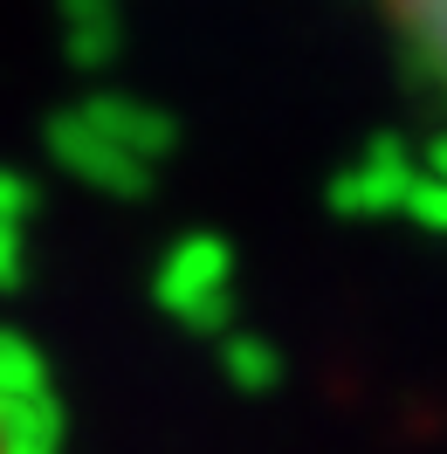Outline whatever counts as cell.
Here are the masks:
<instances>
[{
	"instance_id": "obj_1",
	"label": "cell",
	"mask_w": 447,
	"mask_h": 454,
	"mask_svg": "<svg viewBox=\"0 0 447 454\" xmlns=\"http://www.w3.org/2000/svg\"><path fill=\"white\" fill-rule=\"evenodd\" d=\"M379 14H386L406 69L447 104V0H379Z\"/></svg>"
},
{
	"instance_id": "obj_2",
	"label": "cell",
	"mask_w": 447,
	"mask_h": 454,
	"mask_svg": "<svg viewBox=\"0 0 447 454\" xmlns=\"http://www.w3.org/2000/svg\"><path fill=\"white\" fill-rule=\"evenodd\" d=\"M0 454H7V434H0Z\"/></svg>"
}]
</instances>
